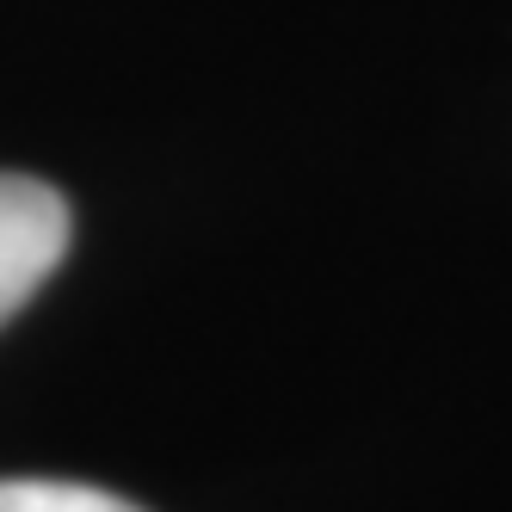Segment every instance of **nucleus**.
<instances>
[{
  "mask_svg": "<svg viewBox=\"0 0 512 512\" xmlns=\"http://www.w3.org/2000/svg\"><path fill=\"white\" fill-rule=\"evenodd\" d=\"M68 204L31 173H0V321H13L68 253Z\"/></svg>",
  "mask_w": 512,
  "mask_h": 512,
  "instance_id": "f257e3e1",
  "label": "nucleus"
},
{
  "mask_svg": "<svg viewBox=\"0 0 512 512\" xmlns=\"http://www.w3.org/2000/svg\"><path fill=\"white\" fill-rule=\"evenodd\" d=\"M0 512H142L124 494H105L87 482H50V475H13L0 482Z\"/></svg>",
  "mask_w": 512,
  "mask_h": 512,
  "instance_id": "f03ea898",
  "label": "nucleus"
}]
</instances>
